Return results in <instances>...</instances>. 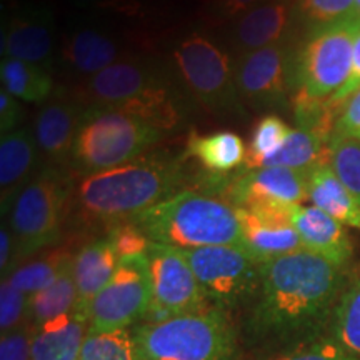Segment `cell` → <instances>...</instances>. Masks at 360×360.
Masks as SVG:
<instances>
[{
  "instance_id": "obj_1",
  "label": "cell",
  "mask_w": 360,
  "mask_h": 360,
  "mask_svg": "<svg viewBox=\"0 0 360 360\" xmlns=\"http://www.w3.org/2000/svg\"><path fill=\"white\" fill-rule=\"evenodd\" d=\"M347 282L345 269L305 249L264 262L259 292L238 326L242 349L262 357L328 335Z\"/></svg>"
},
{
  "instance_id": "obj_2",
  "label": "cell",
  "mask_w": 360,
  "mask_h": 360,
  "mask_svg": "<svg viewBox=\"0 0 360 360\" xmlns=\"http://www.w3.org/2000/svg\"><path fill=\"white\" fill-rule=\"evenodd\" d=\"M179 164L164 159L130 160L119 167L89 174L75 192L82 217L110 225L130 220L177 193Z\"/></svg>"
},
{
  "instance_id": "obj_3",
  "label": "cell",
  "mask_w": 360,
  "mask_h": 360,
  "mask_svg": "<svg viewBox=\"0 0 360 360\" xmlns=\"http://www.w3.org/2000/svg\"><path fill=\"white\" fill-rule=\"evenodd\" d=\"M130 222L137 225L150 242L179 250L217 245L244 249L237 207L209 193L180 191L135 215Z\"/></svg>"
},
{
  "instance_id": "obj_4",
  "label": "cell",
  "mask_w": 360,
  "mask_h": 360,
  "mask_svg": "<svg viewBox=\"0 0 360 360\" xmlns=\"http://www.w3.org/2000/svg\"><path fill=\"white\" fill-rule=\"evenodd\" d=\"M141 360H238L240 330L219 309L132 327Z\"/></svg>"
},
{
  "instance_id": "obj_5",
  "label": "cell",
  "mask_w": 360,
  "mask_h": 360,
  "mask_svg": "<svg viewBox=\"0 0 360 360\" xmlns=\"http://www.w3.org/2000/svg\"><path fill=\"white\" fill-rule=\"evenodd\" d=\"M80 96L90 107H110L137 117L152 127L167 129L179 110L169 89L150 67L119 60L80 85Z\"/></svg>"
},
{
  "instance_id": "obj_6",
  "label": "cell",
  "mask_w": 360,
  "mask_h": 360,
  "mask_svg": "<svg viewBox=\"0 0 360 360\" xmlns=\"http://www.w3.org/2000/svg\"><path fill=\"white\" fill-rule=\"evenodd\" d=\"M160 130L110 107H89L80 119L70 160L82 174H96L139 159Z\"/></svg>"
},
{
  "instance_id": "obj_7",
  "label": "cell",
  "mask_w": 360,
  "mask_h": 360,
  "mask_svg": "<svg viewBox=\"0 0 360 360\" xmlns=\"http://www.w3.org/2000/svg\"><path fill=\"white\" fill-rule=\"evenodd\" d=\"M67 200L69 184L60 172L52 169L40 172L17 192L6 209L17 260L37 254L57 240Z\"/></svg>"
},
{
  "instance_id": "obj_8",
  "label": "cell",
  "mask_w": 360,
  "mask_h": 360,
  "mask_svg": "<svg viewBox=\"0 0 360 360\" xmlns=\"http://www.w3.org/2000/svg\"><path fill=\"white\" fill-rule=\"evenodd\" d=\"M202 290L227 315L244 314L257 295L262 281V264L237 245L202 247L182 250Z\"/></svg>"
},
{
  "instance_id": "obj_9",
  "label": "cell",
  "mask_w": 360,
  "mask_h": 360,
  "mask_svg": "<svg viewBox=\"0 0 360 360\" xmlns=\"http://www.w3.org/2000/svg\"><path fill=\"white\" fill-rule=\"evenodd\" d=\"M359 34V15L317 27L300 53L299 90L319 101L335 96L350 75Z\"/></svg>"
},
{
  "instance_id": "obj_10",
  "label": "cell",
  "mask_w": 360,
  "mask_h": 360,
  "mask_svg": "<svg viewBox=\"0 0 360 360\" xmlns=\"http://www.w3.org/2000/svg\"><path fill=\"white\" fill-rule=\"evenodd\" d=\"M147 265L152 300L143 322L164 321L177 315L215 309L202 290L182 250L150 242Z\"/></svg>"
},
{
  "instance_id": "obj_11",
  "label": "cell",
  "mask_w": 360,
  "mask_h": 360,
  "mask_svg": "<svg viewBox=\"0 0 360 360\" xmlns=\"http://www.w3.org/2000/svg\"><path fill=\"white\" fill-rule=\"evenodd\" d=\"M147 255L122 259L110 282L89 307V330H127L146 321L150 309Z\"/></svg>"
},
{
  "instance_id": "obj_12",
  "label": "cell",
  "mask_w": 360,
  "mask_h": 360,
  "mask_svg": "<svg viewBox=\"0 0 360 360\" xmlns=\"http://www.w3.org/2000/svg\"><path fill=\"white\" fill-rule=\"evenodd\" d=\"M174 64L188 92L205 107L222 110L236 101V70L219 45L191 34L174 49Z\"/></svg>"
},
{
  "instance_id": "obj_13",
  "label": "cell",
  "mask_w": 360,
  "mask_h": 360,
  "mask_svg": "<svg viewBox=\"0 0 360 360\" xmlns=\"http://www.w3.org/2000/svg\"><path fill=\"white\" fill-rule=\"evenodd\" d=\"M244 236V250L259 262L302 250V240L292 225V205L274 200H252L237 209Z\"/></svg>"
},
{
  "instance_id": "obj_14",
  "label": "cell",
  "mask_w": 360,
  "mask_h": 360,
  "mask_svg": "<svg viewBox=\"0 0 360 360\" xmlns=\"http://www.w3.org/2000/svg\"><path fill=\"white\" fill-rule=\"evenodd\" d=\"M310 172L287 167H262L245 170L222 187V199L237 209L252 200H274L287 205L309 199Z\"/></svg>"
},
{
  "instance_id": "obj_15",
  "label": "cell",
  "mask_w": 360,
  "mask_h": 360,
  "mask_svg": "<svg viewBox=\"0 0 360 360\" xmlns=\"http://www.w3.org/2000/svg\"><path fill=\"white\" fill-rule=\"evenodd\" d=\"M285 52L281 44L244 53L236 69L237 94L255 105L277 102L285 94Z\"/></svg>"
},
{
  "instance_id": "obj_16",
  "label": "cell",
  "mask_w": 360,
  "mask_h": 360,
  "mask_svg": "<svg viewBox=\"0 0 360 360\" xmlns=\"http://www.w3.org/2000/svg\"><path fill=\"white\" fill-rule=\"evenodd\" d=\"M292 225L305 250L321 255L345 269L354 255V245L344 224L315 205H292Z\"/></svg>"
},
{
  "instance_id": "obj_17",
  "label": "cell",
  "mask_w": 360,
  "mask_h": 360,
  "mask_svg": "<svg viewBox=\"0 0 360 360\" xmlns=\"http://www.w3.org/2000/svg\"><path fill=\"white\" fill-rule=\"evenodd\" d=\"M53 51V17L47 8H27L12 15L2 39L4 57L45 65Z\"/></svg>"
},
{
  "instance_id": "obj_18",
  "label": "cell",
  "mask_w": 360,
  "mask_h": 360,
  "mask_svg": "<svg viewBox=\"0 0 360 360\" xmlns=\"http://www.w3.org/2000/svg\"><path fill=\"white\" fill-rule=\"evenodd\" d=\"M82 114L79 103L53 101L45 103L35 115V142L39 150L53 164H62L72 157Z\"/></svg>"
},
{
  "instance_id": "obj_19",
  "label": "cell",
  "mask_w": 360,
  "mask_h": 360,
  "mask_svg": "<svg viewBox=\"0 0 360 360\" xmlns=\"http://www.w3.org/2000/svg\"><path fill=\"white\" fill-rule=\"evenodd\" d=\"M289 0H264L238 17L233 25V45L244 53L278 45L292 20Z\"/></svg>"
},
{
  "instance_id": "obj_20",
  "label": "cell",
  "mask_w": 360,
  "mask_h": 360,
  "mask_svg": "<svg viewBox=\"0 0 360 360\" xmlns=\"http://www.w3.org/2000/svg\"><path fill=\"white\" fill-rule=\"evenodd\" d=\"M119 255L107 237L85 244L72 260V274L77 285V310L89 317V307L96 295L107 283L119 267Z\"/></svg>"
},
{
  "instance_id": "obj_21",
  "label": "cell",
  "mask_w": 360,
  "mask_h": 360,
  "mask_svg": "<svg viewBox=\"0 0 360 360\" xmlns=\"http://www.w3.org/2000/svg\"><path fill=\"white\" fill-rule=\"evenodd\" d=\"M89 317L77 309L34 328L30 360H79Z\"/></svg>"
},
{
  "instance_id": "obj_22",
  "label": "cell",
  "mask_w": 360,
  "mask_h": 360,
  "mask_svg": "<svg viewBox=\"0 0 360 360\" xmlns=\"http://www.w3.org/2000/svg\"><path fill=\"white\" fill-rule=\"evenodd\" d=\"M37 142L27 129H17L4 134L0 141V191L2 210L11 204L22 187L30 182L29 177L37 160Z\"/></svg>"
},
{
  "instance_id": "obj_23",
  "label": "cell",
  "mask_w": 360,
  "mask_h": 360,
  "mask_svg": "<svg viewBox=\"0 0 360 360\" xmlns=\"http://www.w3.org/2000/svg\"><path fill=\"white\" fill-rule=\"evenodd\" d=\"M62 57L77 74L92 77L119 62L120 47L114 37L102 30L79 27L67 34Z\"/></svg>"
},
{
  "instance_id": "obj_24",
  "label": "cell",
  "mask_w": 360,
  "mask_h": 360,
  "mask_svg": "<svg viewBox=\"0 0 360 360\" xmlns=\"http://www.w3.org/2000/svg\"><path fill=\"white\" fill-rule=\"evenodd\" d=\"M309 200L340 224L360 231V204L337 177L330 164L319 165L310 172Z\"/></svg>"
},
{
  "instance_id": "obj_25",
  "label": "cell",
  "mask_w": 360,
  "mask_h": 360,
  "mask_svg": "<svg viewBox=\"0 0 360 360\" xmlns=\"http://www.w3.org/2000/svg\"><path fill=\"white\" fill-rule=\"evenodd\" d=\"M188 155L200 162L205 170L214 174H229L245 164L247 148L240 135L231 130L214 134L191 132L187 139Z\"/></svg>"
},
{
  "instance_id": "obj_26",
  "label": "cell",
  "mask_w": 360,
  "mask_h": 360,
  "mask_svg": "<svg viewBox=\"0 0 360 360\" xmlns=\"http://www.w3.org/2000/svg\"><path fill=\"white\" fill-rule=\"evenodd\" d=\"M322 164H328V142L310 130L297 127L290 130L283 146L264 162L262 167H287L312 172Z\"/></svg>"
},
{
  "instance_id": "obj_27",
  "label": "cell",
  "mask_w": 360,
  "mask_h": 360,
  "mask_svg": "<svg viewBox=\"0 0 360 360\" xmlns=\"http://www.w3.org/2000/svg\"><path fill=\"white\" fill-rule=\"evenodd\" d=\"M2 89L24 102H44L53 90L52 75L44 65L4 57L0 64Z\"/></svg>"
},
{
  "instance_id": "obj_28",
  "label": "cell",
  "mask_w": 360,
  "mask_h": 360,
  "mask_svg": "<svg viewBox=\"0 0 360 360\" xmlns=\"http://www.w3.org/2000/svg\"><path fill=\"white\" fill-rule=\"evenodd\" d=\"M77 285H75L72 265L67 267L56 282L44 290L29 297L27 323L34 328L77 309Z\"/></svg>"
},
{
  "instance_id": "obj_29",
  "label": "cell",
  "mask_w": 360,
  "mask_h": 360,
  "mask_svg": "<svg viewBox=\"0 0 360 360\" xmlns=\"http://www.w3.org/2000/svg\"><path fill=\"white\" fill-rule=\"evenodd\" d=\"M328 335L360 360V272L349 278L332 317Z\"/></svg>"
},
{
  "instance_id": "obj_30",
  "label": "cell",
  "mask_w": 360,
  "mask_h": 360,
  "mask_svg": "<svg viewBox=\"0 0 360 360\" xmlns=\"http://www.w3.org/2000/svg\"><path fill=\"white\" fill-rule=\"evenodd\" d=\"M72 260H74V254H70V252L53 250L40 255L32 262L20 265L4 278H7L11 285L20 290L22 294L30 297L56 282L60 277V274L67 267H70Z\"/></svg>"
},
{
  "instance_id": "obj_31",
  "label": "cell",
  "mask_w": 360,
  "mask_h": 360,
  "mask_svg": "<svg viewBox=\"0 0 360 360\" xmlns=\"http://www.w3.org/2000/svg\"><path fill=\"white\" fill-rule=\"evenodd\" d=\"M79 360H141L132 328L112 332L89 330Z\"/></svg>"
},
{
  "instance_id": "obj_32",
  "label": "cell",
  "mask_w": 360,
  "mask_h": 360,
  "mask_svg": "<svg viewBox=\"0 0 360 360\" xmlns=\"http://www.w3.org/2000/svg\"><path fill=\"white\" fill-rule=\"evenodd\" d=\"M290 127L278 115H265L252 129L250 146L247 148L245 170L262 169L264 162L276 154L289 137Z\"/></svg>"
},
{
  "instance_id": "obj_33",
  "label": "cell",
  "mask_w": 360,
  "mask_h": 360,
  "mask_svg": "<svg viewBox=\"0 0 360 360\" xmlns=\"http://www.w3.org/2000/svg\"><path fill=\"white\" fill-rule=\"evenodd\" d=\"M328 164L360 204V139H330Z\"/></svg>"
},
{
  "instance_id": "obj_34",
  "label": "cell",
  "mask_w": 360,
  "mask_h": 360,
  "mask_svg": "<svg viewBox=\"0 0 360 360\" xmlns=\"http://www.w3.org/2000/svg\"><path fill=\"white\" fill-rule=\"evenodd\" d=\"M254 360H357L345 352L330 335L283 352L254 357Z\"/></svg>"
},
{
  "instance_id": "obj_35",
  "label": "cell",
  "mask_w": 360,
  "mask_h": 360,
  "mask_svg": "<svg viewBox=\"0 0 360 360\" xmlns=\"http://www.w3.org/2000/svg\"><path fill=\"white\" fill-rule=\"evenodd\" d=\"M295 8L319 27L357 15L355 0H295Z\"/></svg>"
},
{
  "instance_id": "obj_36",
  "label": "cell",
  "mask_w": 360,
  "mask_h": 360,
  "mask_svg": "<svg viewBox=\"0 0 360 360\" xmlns=\"http://www.w3.org/2000/svg\"><path fill=\"white\" fill-rule=\"evenodd\" d=\"M27 310H29V295L17 290L7 278H2V285H0V330H2V335L27 323Z\"/></svg>"
},
{
  "instance_id": "obj_37",
  "label": "cell",
  "mask_w": 360,
  "mask_h": 360,
  "mask_svg": "<svg viewBox=\"0 0 360 360\" xmlns=\"http://www.w3.org/2000/svg\"><path fill=\"white\" fill-rule=\"evenodd\" d=\"M107 238L114 245L120 260L147 255L148 247H150L148 237L130 220L110 225L109 232H107Z\"/></svg>"
},
{
  "instance_id": "obj_38",
  "label": "cell",
  "mask_w": 360,
  "mask_h": 360,
  "mask_svg": "<svg viewBox=\"0 0 360 360\" xmlns=\"http://www.w3.org/2000/svg\"><path fill=\"white\" fill-rule=\"evenodd\" d=\"M32 335L34 327L30 323L4 334L0 340V360H30Z\"/></svg>"
},
{
  "instance_id": "obj_39",
  "label": "cell",
  "mask_w": 360,
  "mask_h": 360,
  "mask_svg": "<svg viewBox=\"0 0 360 360\" xmlns=\"http://www.w3.org/2000/svg\"><path fill=\"white\" fill-rule=\"evenodd\" d=\"M332 139H360V89L342 105Z\"/></svg>"
},
{
  "instance_id": "obj_40",
  "label": "cell",
  "mask_w": 360,
  "mask_h": 360,
  "mask_svg": "<svg viewBox=\"0 0 360 360\" xmlns=\"http://www.w3.org/2000/svg\"><path fill=\"white\" fill-rule=\"evenodd\" d=\"M359 89H360V34L357 35V39H355V44H354L352 69H350L347 82L344 84V87H342L335 96L328 98V103H330V105L340 114L342 105H344V103L347 102V98L352 97Z\"/></svg>"
},
{
  "instance_id": "obj_41",
  "label": "cell",
  "mask_w": 360,
  "mask_h": 360,
  "mask_svg": "<svg viewBox=\"0 0 360 360\" xmlns=\"http://www.w3.org/2000/svg\"><path fill=\"white\" fill-rule=\"evenodd\" d=\"M264 0H209V11L220 20H237Z\"/></svg>"
},
{
  "instance_id": "obj_42",
  "label": "cell",
  "mask_w": 360,
  "mask_h": 360,
  "mask_svg": "<svg viewBox=\"0 0 360 360\" xmlns=\"http://www.w3.org/2000/svg\"><path fill=\"white\" fill-rule=\"evenodd\" d=\"M22 119V107L19 98L8 94L6 89L0 90V132L8 134L19 129Z\"/></svg>"
},
{
  "instance_id": "obj_43",
  "label": "cell",
  "mask_w": 360,
  "mask_h": 360,
  "mask_svg": "<svg viewBox=\"0 0 360 360\" xmlns=\"http://www.w3.org/2000/svg\"><path fill=\"white\" fill-rule=\"evenodd\" d=\"M13 260H17L15 240H13L12 231L8 229V225L2 224V231H0V270H2V277L11 274Z\"/></svg>"
},
{
  "instance_id": "obj_44",
  "label": "cell",
  "mask_w": 360,
  "mask_h": 360,
  "mask_svg": "<svg viewBox=\"0 0 360 360\" xmlns=\"http://www.w3.org/2000/svg\"><path fill=\"white\" fill-rule=\"evenodd\" d=\"M80 6L97 7V8H114V11L132 12V2L130 0H75Z\"/></svg>"
},
{
  "instance_id": "obj_45",
  "label": "cell",
  "mask_w": 360,
  "mask_h": 360,
  "mask_svg": "<svg viewBox=\"0 0 360 360\" xmlns=\"http://www.w3.org/2000/svg\"><path fill=\"white\" fill-rule=\"evenodd\" d=\"M355 11H357V15L360 17V0H355Z\"/></svg>"
}]
</instances>
